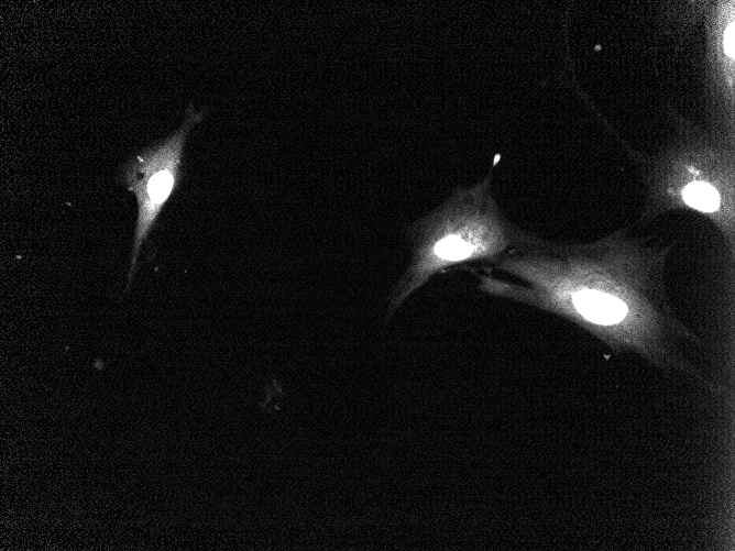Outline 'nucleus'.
I'll return each instance as SVG.
<instances>
[{
    "label": "nucleus",
    "instance_id": "obj_5",
    "mask_svg": "<svg viewBox=\"0 0 735 551\" xmlns=\"http://www.w3.org/2000/svg\"><path fill=\"white\" fill-rule=\"evenodd\" d=\"M706 7L705 74L707 100L711 103V129L735 139V2L713 1Z\"/></svg>",
    "mask_w": 735,
    "mask_h": 551
},
{
    "label": "nucleus",
    "instance_id": "obj_3",
    "mask_svg": "<svg viewBox=\"0 0 735 551\" xmlns=\"http://www.w3.org/2000/svg\"><path fill=\"white\" fill-rule=\"evenodd\" d=\"M677 135L645 163V218L671 210L705 216L733 251L735 139L673 114Z\"/></svg>",
    "mask_w": 735,
    "mask_h": 551
},
{
    "label": "nucleus",
    "instance_id": "obj_1",
    "mask_svg": "<svg viewBox=\"0 0 735 551\" xmlns=\"http://www.w3.org/2000/svg\"><path fill=\"white\" fill-rule=\"evenodd\" d=\"M669 249L618 231L594 242L557 244L533 234L485 264L478 287L583 328L617 352L663 370L691 372L681 346L694 334L665 288Z\"/></svg>",
    "mask_w": 735,
    "mask_h": 551
},
{
    "label": "nucleus",
    "instance_id": "obj_2",
    "mask_svg": "<svg viewBox=\"0 0 735 551\" xmlns=\"http://www.w3.org/2000/svg\"><path fill=\"white\" fill-rule=\"evenodd\" d=\"M407 233L412 258L394 290L391 313L435 275L492 263L533 235L504 216L493 197L491 175L470 187L456 188Z\"/></svg>",
    "mask_w": 735,
    "mask_h": 551
},
{
    "label": "nucleus",
    "instance_id": "obj_4",
    "mask_svg": "<svg viewBox=\"0 0 735 551\" xmlns=\"http://www.w3.org/2000/svg\"><path fill=\"white\" fill-rule=\"evenodd\" d=\"M202 118L204 110L198 111L189 104L183 123L171 136L135 155L123 168V180L138 203L128 284L132 280L143 241L178 184L187 135Z\"/></svg>",
    "mask_w": 735,
    "mask_h": 551
}]
</instances>
